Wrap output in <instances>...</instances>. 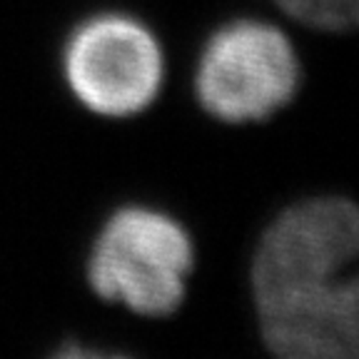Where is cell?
Here are the masks:
<instances>
[{"label": "cell", "mask_w": 359, "mask_h": 359, "mask_svg": "<svg viewBox=\"0 0 359 359\" xmlns=\"http://www.w3.org/2000/svg\"><path fill=\"white\" fill-rule=\"evenodd\" d=\"M73 95L105 118H130L157 97L165 78L163 50L140 20L97 15L78 25L62 53Z\"/></svg>", "instance_id": "obj_4"}, {"label": "cell", "mask_w": 359, "mask_h": 359, "mask_svg": "<svg viewBox=\"0 0 359 359\" xmlns=\"http://www.w3.org/2000/svg\"><path fill=\"white\" fill-rule=\"evenodd\" d=\"M195 245L168 212L120 208L105 219L88 255V285L97 297L140 317H168L182 304Z\"/></svg>", "instance_id": "obj_2"}, {"label": "cell", "mask_w": 359, "mask_h": 359, "mask_svg": "<svg viewBox=\"0 0 359 359\" xmlns=\"http://www.w3.org/2000/svg\"><path fill=\"white\" fill-rule=\"evenodd\" d=\"M275 3L287 15L317 30L339 33L357 22V0H275Z\"/></svg>", "instance_id": "obj_5"}, {"label": "cell", "mask_w": 359, "mask_h": 359, "mask_svg": "<svg viewBox=\"0 0 359 359\" xmlns=\"http://www.w3.org/2000/svg\"><path fill=\"white\" fill-rule=\"evenodd\" d=\"M195 88L202 107L222 123L267 120L297 93V53L275 25L230 22L205 45Z\"/></svg>", "instance_id": "obj_3"}, {"label": "cell", "mask_w": 359, "mask_h": 359, "mask_svg": "<svg viewBox=\"0 0 359 359\" xmlns=\"http://www.w3.org/2000/svg\"><path fill=\"white\" fill-rule=\"evenodd\" d=\"M357 247L359 212L344 197L297 202L269 222L250 285L272 357L359 359Z\"/></svg>", "instance_id": "obj_1"}, {"label": "cell", "mask_w": 359, "mask_h": 359, "mask_svg": "<svg viewBox=\"0 0 359 359\" xmlns=\"http://www.w3.org/2000/svg\"><path fill=\"white\" fill-rule=\"evenodd\" d=\"M50 359H130L125 354H110V352H100V349H88V347H65L60 352H55Z\"/></svg>", "instance_id": "obj_6"}]
</instances>
